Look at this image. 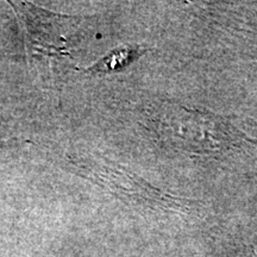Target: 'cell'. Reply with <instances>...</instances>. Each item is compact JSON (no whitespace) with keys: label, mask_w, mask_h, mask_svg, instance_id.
I'll use <instances>...</instances> for the list:
<instances>
[{"label":"cell","mask_w":257,"mask_h":257,"mask_svg":"<svg viewBox=\"0 0 257 257\" xmlns=\"http://www.w3.org/2000/svg\"><path fill=\"white\" fill-rule=\"evenodd\" d=\"M161 110L160 133L180 152L220 155L243 141L242 134L218 115L174 104Z\"/></svg>","instance_id":"1"},{"label":"cell","mask_w":257,"mask_h":257,"mask_svg":"<svg viewBox=\"0 0 257 257\" xmlns=\"http://www.w3.org/2000/svg\"><path fill=\"white\" fill-rule=\"evenodd\" d=\"M143 54V49L141 47H123L119 49H115L114 51L106 55L104 59H101L98 63L88 68V70L93 72H101L108 73L111 70L121 69L126 67L128 63L138 59Z\"/></svg>","instance_id":"2"}]
</instances>
